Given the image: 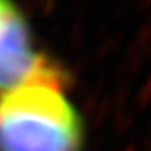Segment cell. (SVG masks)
Segmentation results:
<instances>
[{"label": "cell", "instance_id": "obj_1", "mask_svg": "<svg viewBox=\"0 0 151 151\" xmlns=\"http://www.w3.org/2000/svg\"><path fill=\"white\" fill-rule=\"evenodd\" d=\"M82 120L64 73L44 58L29 78L0 91V151H82Z\"/></svg>", "mask_w": 151, "mask_h": 151}, {"label": "cell", "instance_id": "obj_2", "mask_svg": "<svg viewBox=\"0 0 151 151\" xmlns=\"http://www.w3.org/2000/svg\"><path fill=\"white\" fill-rule=\"evenodd\" d=\"M35 49L26 15L6 0H0V91L29 78L44 62Z\"/></svg>", "mask_w": 151, "mask_h": 151}]
</instances>
